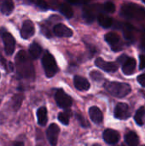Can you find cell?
<instances>
[{"mask_svg": "<svg viewBox=\"0 0 145 146\" xmlns=\"http://www.w3.org/2000/svg\"><path fill=\"white\" fill-rule=\"evenodd\" d=\"M34 33H35V27L33 22L30 20L24 21L20 32L21 37L24 39H28L31 37H32Z\"/></svg>", "mask_w": 145, "mask_h": 146, "instance_id": "ba28073f", "label": "cell"}, {"mask_svg": "<svg viewBox=\"0 0 145 146\" xmlns=\"http://www.w3.org/2000/svg\"><path fill=\"white\" fill-rule=\"evenodd\" d=\"M138 81L142 86L145 87V74H142L138 76Z\"/></svg>", "mask_w": 145, "mask_h": 146, "instance_id": "1f68e13d", "label": "cell"}, {"mask_svg": "<svg viewBox=\"0 0 145 146\" xmlns=\"http://www.w3.org/2000/svg\"><path fill=\"white\" fill-rule=\"evenodd\" d=\"M73 84L75 88L79 91H88L91 87L90 82L85 78L79 75H75L73 77Z\"/></svg>", "mask_w": 145, "mask_h": 146, "instance_id": "4fadbf2b", "label": "cell"}, {"mask_svg": "<svg viewBox=\"0 0 145 146\" xmlns=\"http://www.w3.org/2000/svg\"><path fill=\"white\" fill-rule=\"evenodd\" d=\"M127 58H128V56H126V55H123V56H121V57H119V58H118V62H119V63L123 64V63H124V62H125Z\"/></svg>", "mask_w": 145, "mask_h": 146, "instance_id": "836d02e7", "label": "cell"}, {"mask_svg": "<svg viewBox=\"0 0 145 146\" xmlns=\"http://www.w3.org/2000/svg\"><path fill=\"white\" fill-rule=\"evenodd\" d=\"M37 118H38V123L44 127L46 125L48 121V116H47V109L44 106H42L38 108L37 110Z\"/></svg>", "mask_w": 145, "mask_h": 146, "instance_id": "ac0fdd59", "label": "cell"}, {"mask_svg": "<svg viewBox=\"0 0 145 146\" xmlns=\"http://www.w3.org/2000/svg\"><path fill=\"white\" fill-rule=\"evenodd\" d=\"M134 120L138 126H143L145 121V108L141 107L138 110L135 114Z\"/></svg>", "mask_w": 145, "mask_h": 146, "instance_id": "603a6c76", "label": "cell"}, {"mask_svg": "<svg viewBox=\"0 0 145 146\" xmlns=\"http://www.w3.org/2000/svg\"><path fill=\"white\" fill-rule=\"evenodd\" d=\"M103 137L104 141L109 145H115L120 140V133L117 131L110 128H108L103 132Z\"/></svg>", "mask_w": 145, "mask_h": 146, "instance_id": "7c38bea8", "label": "cell"}, {"mask_svg": "<svg viewBox=\"0 0 145 146\" xmlns=\"http://www.w3.org/2000/svg\"><path fill=\"white\" fill-rule=\"evenodd\" d=\"M83 18L85 20L86 22L91 23V22L94 21V20L96 18V15H95L94 12L91 10V8L85 7L84 9H83Z\"/></svg>", "mask_w": 145, "mask_h": 146, "instance_id": "cb8c5ba5", "label": "cell"}, {"mask_svg": "<svg viewBox=\"0 0 145 146\" xmlns=\"http://www.w3.org/2000/svg\"><path fill=\"white\" fill-rule=\"evenodd\" d=\"M90 76L91 77V79H92V80H97V81H99V80H103V74H102L100 72L96 71V70L91 71V72L90 73Z\"/></svg>", "mask_w": 145, "mask_h": 146, "instance_id": "f546056e", "label": "cell"}, {"mask_svg": "<svg viewBox=\"0 0 145 146\" xmlns=\"http://www.w3.org/2000/svg\"><path fill=\"white\" fill-rule=\"evenodd\" d=\"M0 65L5 69V71L7 73H10L14 70V65L12 62H10L9 61H7L3 56L2 54H0Z\"/></svg>", "mask_w": 145, "mask_h": 146, "instance_id": "d4e9b609", "label": "cell"}, {"mask_svg": "<svg viewBox=\"0 0 145 146\" xmlns=\"http://www.w3.org/2000/svg\"><path fill=\"white\" fill-rule=\"evenodd\" d=\"M97 21L100 26H102L104 28L110 27L113 25V19L104 14H99L97 16Z\"/></svg>", "mask_w": 145, "mask_h": 146, "instance_id": "ffe728a7", "label": "cell"}, {"mask_svg": "<svg viewBox=\"0 0 145 146\" xmlns=\"http://www.w3.org/2000/svg\"><path fill=\"white\" fill-rule=\"evenodd\" d=\"M34 4H36L39 9H41L42 10H47V9H49V5H48V3L45 2V1H44V0H39V1H34V2H32Z\"/></svg>", "mask_w": 145, "mask_h": 146, "instance_id": "f1b7e54d", "label": "cell"}, {"mask_svg": "<svg viewBox=\"0 0 145 146\" xmlns=\"http://www.w3.org/2000/svg\"><path fill=\"white\" fill-rule=\"evenodd\" d=\"M136 60L132 57H128L122 64V71L126 75H131L135 72Z\"/></svg>", "mask_w": 145, "mask_h": 146, "instance_id": "9a60e30c", "label": "cell"}, {"mask_svg": "<svg viewBox=\"0 0 145 146\" xmlns=\"http://www.w3.org/2000/svg\"><path fill=\"white\" fill-rule=\"evenodd\" d=\"M15 66L19 78L24 80H34L35 69L31 57L25 50H20L15 58Z\"/></svg>", "mask_w": 145, "mask_h": 146, "instance_id": "6da1fadb", "label": "cell"}, {"mask_svg": "<svg viewBox=\"0 0 145 146\" xmlns=\"http://www.w3.org/2000/svg\"><path fill=\"white\" fill-rule=\"evenodd\" d=\"M58 120L63 125H65V126L68 125L69 124V120H70V112L68 111V110H67V111H65V112L59 113Z\"/></svg>", "mask_w": 145, "mask_h": 146, "instance_id": "484cf974", "label": "cell"}, {"mask_svg": "<svg viewBox=\"0 0 145 146\" xmlns=\"http://www.w3.org/2000/svg\"><path fill=\"white\" fill-rule=\"evenodd\" d=\"M105 41L111 46L112 50L115 51H119L121 50V38L120 36L115 33H108L104 36Z\"/></svg>", "mask_w": 145, "mask_h": 146, "instance_id": "52a82bcc", "label": "cell"}, {"mask_svg": "<svg viewBox=\"0 0 145 146\" xmlns=\"http://www.w3.org/2000/svg\"><path fill=\"white\" fill-rule=\"evenodd\" d=\"M15 9V4L11 0H0V11L5 15H10Z\"/></svg>", "mask_w": 145, "mask_h": 146, "instance_id": "2e32d148", "label": "cell"}, {"mask_svg": "<svg viewBox=\"0 0 145 146\" xmlns=\"http://www.w3.org/2000/svg\"><path fill=\"white\" fill-rule=\"evenodd\" d=\"M54 34L61 38H69L73 36V30L63 23H58L53 27Z\"/></svg>", "mask_w": 145, "mask_h": 146, "instance_id": "30bf717a", "label": "cell"}, {"mask_svg": "<svg viewBox=\"0 0 145 146\" xmlns=\"http://www.w3.org/2000/svg\"><path fill=\"white\" fill-rule=\"evenodd\" d=\"M24 100V96L21 93H18L13 96L12 99H11V107L13 109V110L15 111H18L22 104V102Z\"/></svg>", "mask_w": 145, "mask_h": 146, "instance_id": "44dd1931", "label": "cell"}, {"mask_svg": "<svg viewBox=\"0 0 145 146\" xmlns=\"http://www.w3.org/2000/svg\"><path fill=\"white\" fill-rule=\"evenodd\" d=\"M2 39L4 44V50L8 56L13 55L15 49V39L11 33L8 32L2 33Z\"/></svg>", "mask_w": 145, "mask_h": 146, "instance_id": "5b68a950", "label": "cell"}, {"mask_svg": "<svg viewBox=\"0 0 145 146\" xmlns=\"http://www.w3.org/2000/svg\"><path fill=\"white\" fill-rule=\"evenodd\" d=\"M0 76H1V75H0Z\"/></svg>", "mask_w": 145, "mask_h": 146, "instance_id": "ab89813d", "label": "cell"}, {"mask_svg": "<svg viewBox=\"0 0 145 146\" xmlns=\"http://www.w3.org/2000/svg\"><path fill=\"white\" fill-rule=\"evenodd\" d=\"M60 12L68 19H70L73 15V10L69 3H62L59 7Z\"/></svg>", "mask_w": 145, "mask_h": 146, "instance_id": "7402d4cb", "label": "cell"}, {"mask_svg": "<svg viewBox=\"0 0 145 146\" xmlns=\"http://www.w3.org/2000/svg\"><path fill=\"white\" fill-rule=\"evenodd\" d=\"M59 133H60V127L56 123H52L49 126L46 134H47V139L51 145L56 146L57 145Z\"/></svg>", "mask_w": 145, "mask_h": 146, "instance_id": "9c48e42d", "label": "cell"}, {"mask_svg": "<svg viewBox=\"0 0 145 146\" xmlns=\"http://www.w3.org/2000/svg\"><path fill=\"white\" fill-rule=\"evenodd\" d=\"M42 47L37 42H33L29 46V56L32 59H38L42 54Z\"/></svg>", "mask_w": 145, "mask_h": 146, "instance_id": "e0dca14e", "label": "cell"}, {"mask_svg": "<svg viewBox=\"0 0 145 146\" xmlns=\"http://www.w3.org/2000/svg\"><path fill=\"white\" fill-rule=\"evenodd\" d=\"M7 146H24V144L21 141H15V142L10 143L9 145Z\"/></svg>", "mask_w": 145, "mask_h": 146, "instance_id": "d6a6232c", "label": "cell"}, {"mask_svg": "<svg viewBox=\"0 0 145 146\" xmlns=\"http://www.w3.org/2000/svg\"><path fill=\"white\" fill-rule=\"evenodd\" d=\"M142 45H143V47H144V50H145V35L144 36V38H143V41H142Z\"/></svg>", "mask_w": 145, "mask_h": 146, "instance_id": "e575fe53", "label": "cell"}, {"mask_svg": "<svg viewBox=\"0 0 145 146\" xmlns=\"http://www.w3.org/2000/svg\"><path fill=\"white\" fill-rule=\"evenodd\" d=\"M115 117L119 120H126L131 116L129 106L125 103H119L115 109Z\"/></svg>", "mask_w": 145, "mask_h": 146, "instance_id": "8992f818", "label": "cell"}, {"mask_svg": "<svg viewBox=\"0 0 145 146\" xmlns=\"http://www.w3.org/2000/svg\"><path fill=\"white\" fill-rule=\"evenodd\" d=\"M89 115L91 120L96 124H100L103 121V112L97 106H92L89 109Z\"/></svg>", "mask_w": 145, "mask_h": 146, "instance_id": "5bb4252c", "label": "cell"}, {"mask_svg": "<svg viewBox=\"0 0 145 146\" xmlns=\"http://www.w3.org/2000/svg\"><path fill=\"white\" fill-rule=\"evenodd\" d=\"M103 8L107 13H114L115 11V5L112 2H106Z\"/></svg>", "mask_w": 145, "mask_h": 146, "instance_id": "83f0119b", "label": "cell"}, {"mask_svg": "<svg viewBox=\"0 0 145 146\" xmlns=\"http://www.w3.org/2000/svg\"><path fill=\"white\" fill-rule=\"evenodd\" d=\"M104 87L112 96L116 98H124L132 91L130 85L117 81H109L104 84Z\"/></svg>", "mask_w": 145, "mask_h": 146, "instance_id": "7a4b0ae2", "label": "cell"}, {"mask_svg": "<svg viewBox=\"0 0 145 146\" xmlns=\"http://www.w3.org/2000/svg\"><path fill=\"white\" fill-rule=\"evenodd\" d=\"M139 68L140 69L145 68V55L139 56Z\"/></svg>", "mask_w": 145, "mask_h": 146, "instance_id": "4dcf8cb0", "label": "cell"}, {"mask_svg": "<svg viewBox=\"0 0 145 146\" xmlns=\"http://www.w3.org/2000/svg\"><path fill=\"white\" fill-rule=\"evenodd\" d=\"M95 65L105 72H115L118 69V65L115 62H106L101 57H97L96 59Z\"/></svg>", "mask_w": 145, "mask_h": 146, "instance_id": "8fae6325", "label": "cell"}, {"mask_svg": "<svg viewBox=\"0 0 145 146\" xmlns=\"http://www.w3.org/2000/svg\"><path fill=\"white\" fill-rule=\"evenodd\" d=\"M38 146H41V145H38Z\"/></svg>", "mask_w": 145, "mask_h": 146, "instance_id": "f35d334b", "label": "cell"}, {"mask_svg": "<svg viewBox=\"0 0 145 146\" xmlns=\"http://www.w3.org/2000/svg\"><path fill=\"white\" fill-rule=\"evenodd\" d=\"M144 146H145V145H144Z\"/></svg>", "mask_w": 145, "mask_h": 146, "instance_id": "60d3db41", "label": "cell"}, {"mask_svg": "<svg viewBox=\"0 0 145 146\" xmlns=\"http://www.w3.org/2000/svg\"><path fill=\"white\" fill-rule=\"evenodd\" d=\"M143 3H145V0H144V1H143Z\"/></svg>", "mask_w": 145, "mask_h": 146, "instance_id": "8d00e7d4", "label": "cell"}, {"mask_svg": "<svg viewBox=\"0 0 145 146\" xmlns=\"http://www.w3.org/2000/svg\"><path fill=\"white\" fill-rule=\"evenodd\" d=\"M92 146H101V145H97V144H95V145H93Z\"/></svg>", "mask_w": 145, "mask_h": 146, "instance_id": "d590c367", "label": "cell"}, {"mask_svg": "<svg viewBox=\"0 0 145 146\" xmlns=\"http://www.w3.org/2000/svg\"><path fill=\"white\" fill-rule=\"evenodd\" d=\"M122 146H125V145H122Z\"/></svg>", "mask_w": 145, "mask_h": 146, "instance_id": "74e56055", "label": "cell"}, {"mask_svg": "<svg viewBox=\"0 0 145 146\" xmlns=\"http://www.w3.org/2000/svg\"><path fill=\"white\" fill-rule=\"evenodd\" d=\"M55 100L60 108L65 109V110L69 109L73 104L72 98L68 94H67L63 89L56 90L55 93Z\"/></svg>", "mask_w": 145, "mask_h": 146, "instance_id": "277c9868", "label": "cell"}, {"mask_svg": "<svg viewBox=\"0 0 145 146\" xmlns=\"http://www.w3.org/2000/svg\"><path fill=\"white\" fill-rule=\"evenodd\" d=\"M75 116H76V118H77V120H78V121L79 122V124H80L81 127H88L90 126L88 121H87L81 114L76 113Z\"/></svg>", "mask_w": 145, "mask_h": 146, "instance_id": "4316f807", "label": "cell"}, {"mask_svg": "<svg viewBox=\"0 0 145 146\" xmlns=\"http://www.w3.org/2000/svg\"><path fill=\"white\" fill-rule=\"evenodd\" d=\"M125 141L129 146H138L139 144V138L134 132H128L125 136Z\"/></svg>", "mask_w": 145, "mask_h": 146, "instance_id": "d6986e66", "label": "cell"}, {"mask_svg": "<svg viewBox=\"0 0 145 146\" xmlns=\"http://www.w3.org/2000/svg\"><path fill=\"white\" fill-rule=\"evenodd\" d=\"M42 65L44 69V73L47 78H52L56 75L58 71L57 63L54 56L46 50L42 57Z\"/></svg>", "mask_w": 145, "mask_h": 146, "instance_id": "3957f363", "label": "cell"}]
</instances>
